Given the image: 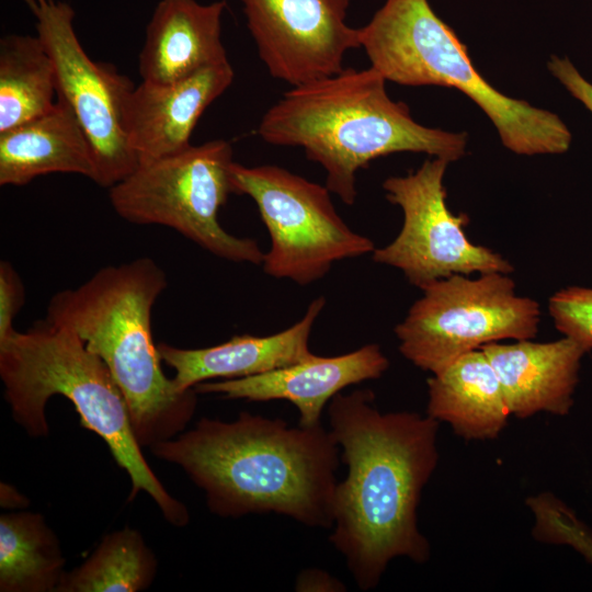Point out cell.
<instances>
[{
  "instance_id": "cell-16",
  "label": "cell",
  "mask_w": 592,
  "mask_h": 592,
  "mask_svg": "<svg viewBox=\"0 0 592 592\" xmlns=\"http://www.w3.org/2000/svg\"><path fill=\"white\" fill-rule=\"evenodd\" d=\"M325 305V297H317L299 321L271 335H235L224 343L201 349L161 342L159 354L174 369L172 379L181 391L215 378L235 379L272 372L316 355L309 350V337Z\"/></svg>"
},
{
  "instance_id": "cell-2",
  "label": "cell",
  "mask_w": 592,
  "mask_h": 592,
  "mask_svg": "<svg viewBox=\"0 0 592 592\" xmlns=\"http://www.w3.org/2000/svg\"><path fill=\"white\" fill-rule=\"evenodd\" d=\"M149 449L180 467L215 515L273 512L308 527L333 526L339 446L322 424L294 428L241 411L230 422L202 418Z\"/></svg>"
},
{
  "instance_id": "cell-20",
  "label": "cell",
  "mask_w": 592,
  "mask_h": 592,
  "mask_svg": "<svg viewBox=\"0 0 592 592\" xmlns=\"http://www.w3.org/2000/svg\"><path fill=\"white\" fill-rule=\"evenodd\" d=\"M65 563L59 539L41 513L1 514V592H56Z\"/></svg>"
},
{
  "instance_id": "cell-18",
  "label": "cell",
  "mask_w": 592,
  "mask_h": 592,
  "mask_svg": "<svg viewBox=\"0 0 592 592\" xmlns=\"http://www.w3.org/2000/svg\"><path fill=\"white\" fill-rule=\"evenodd\" d=\"M49 173H76L93 182L96 175L90 143L58 98L46 113L0 133L1 186H22Z\"/></svg>"
},
{
  "instance_id": "cell-10",
  "label": "cell",
  "mask_w": 592,
  "mask_h": 592,
  "mask_svg": "<svg viewBox=\"0 0 592 592\" xmlns=\"http://www.w3.org/2000/svg\"><path fill=\"white\" fill-rule=\"evenodd\" d=\"M35 18L36 35L49 54L57 98L66 102L83 129L95 162L94 182L111 187L139 164L130 147L125 114L134 90L128 77L93 61L73 26L72 7L60 0H23Z\"/></svg>"
},
{
  "instance_id": "cell-21",
  "label": "cell",
  "mask_w": 592,
  "mask_h": 592,
  "mask_svg": "<svg viewBox=\"0 0 592 592\" xmlns=\"http://www.w3.org/2000/svg\"><path fill=\"white\" fill-rule=\"evenodd\" d=\"M56 75L36 36L10 34L0 39V133L49 111Z\"/></svg>"
},
{
  "instance_id": "cell-22",
  "label": "cell",
  "mask_w": 592,
  "mask_h": 592,
  "mask_svg": "<svg viewBox=\"0 0 592 592\" xmlns=\"http://www.w3.org/2000/svg\"><path fill=\"white\" fill-rule=\"evenodd\" d=\"M158 562L136 528L105 535L79 567L66 571L56 592H139L155 581Z\"/></svg>"
},
{
  "instance_id": "cell-24",
  "label": "cell",
  "mask_w": 592,
  "mask_h": 592,
  "mask_svg": "<svg viewBox=\"0 0 592 592\" xmlns=\"http://www.w3.org/2000/svg\"><path fill=\"white\" fill-rule=\"evenodd\" d=\"M548 311L563 337L574 340L587 352L592 350V288L559 289L549 298Z\"/></svg>"
},
{
  "instance_id": "cell-27",
  "label": "cell",
  "mask_w": 592,
  "mask_h": 592,
  "mask_svg": "<svg viewBox=\"0 0 592 592\" xmlns=\"http://www.w3.org/2000/svg\"><path fill=\"white\" fill-rule=\"evenodd\" d=\"M295 590L308 591H345L344 584L325 570L305 569L295 582Z\"/></svg>"
},
{
  "instance_id": "cell-19",
  "label": "cell",
  "mask_w": 592,
  "mask_h": 592,
  "mask_svg": "<svg viewBox=\"0 0 592 592\" xmlns=\"http://www.w3.org/2000/svg\"><path fill=\"white\" fill-rule=\"evenodd\" d=\"M426 415L447 422L465 440L498 437L511 414L497 373L481 349L428 379Z\"/></svg>"
},
{
  "instance_id": "cell-11",
  "label": "cell",
  "mask_w": 592,
  "mask_h": 592,
  "mask_svg": "<svg viewBox=\"0 0 592 592\" xmlns=\"http://www.w3.org/2000/svg\"><path fill=\"white\" fill-rule=\"evenodd\" d=\"M448 163L433 157L415 171L389 177L383 183L386 198L401 208L403 223L397 237L375 248L372 258L400 270L420 289L455 274L513 271L500 253L467 238L466 214L449 210L443 184Z\"/></svg>"
},
{
  "instance_id": "cell-9",
  "label": "cell",
  "mask_w": 592,
  "mask_h": 592,
  "mask_svg": "<svg viewBox=\"0 0 592 592\" xmlns=\"http://www.w3.org/2000/svg\"><path fill=\"white\" fill-rule=\"evenodd\" d=\"M230 175L234 193L254 201L270 235L262 263L267 275L308 285L335 262L375 250L369 238L343 221L327 186L274 164L234 161Z\"/></svg>"
},
{
  "instance_id": "cell-25",
  "label": "cell",
  "mask_w": 592,
  "mask_h": 592,
  "mask_svg": "<svg viewBox=\"0 0 592 592\" xmlns=\"http://www.w3.org/2000/svg\"><path fill=\"white\" fill-rule=\"evenodd\" d=\"M24 304L22 281L8 261L0 262V342L12 335L14 319Z\"/></svg>"
},
{
  "instance_id": "cell-28",
  "label": "cell",
  "mask_w": 592,
  "mask_h": 592,
  "mask_svg": "<svg viewBox=\"0 0 592 592\" xmlns=\"http://www.w3.org/2000/svg\"><path fill=\"white\" fill-rule=\"evenodd\" d=\"M0 504L7 510H25V508H27L30 504V500L14 486L7 482H1Z\"/></svg>"
},
{
  "instance_id": "cell-23",
  "label": "cell",
  "mask_w": 592,
  "mask_h": 592,
  "mask_svg": "<svg viewBox=\"0 0 592 592\" xmlns=\"http://www.w3.org/2000/svg\"><path fill=\"white\" fill-rule=\"evenodd\" d=\"M534 514L533 536L540 542L570 545L592 563V532L549 492L528 498Z\"/></svg>"
},
{
  "instance_id": "cell-5",
  "label": "cell",
  "mask_w": 592,
  "mask_h": 592,
  "mask_svg": "<svg viewBox=\"0 0 592 592\" xmlns=\"http://www.w3.org/2000/svg\"><path fill=\"white\" fill-rule=\"evenodd\" d=\"M0 378L13 419L29 435H48L46 403L55 395L64 396L75 406L81 426L98 434L128 474V499L146 492L171 525L189 524L185 504L168 492L149 467L111 372L75 332L47 320L16 330L0 342Z\"/></svg>"
},
{
  "instance_id": "cell-13",
  "label": "cell",
  "mask_w": 592,
  "mask_h": 592,
  "mask_svg": "<svg viewBox=\"0 0 592 592\" xmlns=\"http://www.w3.org/2000/svg\"><path fill=\"white\" fill-rule=\"evenodd\" d=\"M389 361L378 344H366L338 356H318L243 378L203 382L198 395L215 394L226 399L249 401L286 400L296 406L299 425H321L326 405L342 389L379 378Z\"/></svg>"
},
{
  "instance_id": "cell-3",
  "label": "cell",
  "mask_w": 592,
  "mask_h": 592,
  "mask_svg": "<svg viewBox=\"0 0 592 592\" xmlns=\"http://www.w3.org/2000/svg\"><path fill=\"white\" fill-rule=\"evenodd\" d=\"M386 82L373 67L344 68L293 87L264 113L257 133L271 145L303 148L348 205L357 196V171L372 160L406 151L449 163L465 156V133L419 124L406 103L389 98Z\"/></svg>"
},
{
  "instance_id": "cell-26",
  "label": "cell",
  "mask_w": 592,
  "mask_h": 592,
  "mask_svg": "<svg viewBox=\"0 0 592 592\" xmlns=\"http://www.w3.org/2000/svg\"><path fill=\"white\" fill-rule=\"evenodd\" d=\"M550 73L592 113V83L582 77L567 57L550 56L547 62Z\"/></svg>"
},
{
  "instance_id": "cell-6",
  "label": "cell",
  "mask_w": 592,
  "mask_h": 592,
  "mask_svg": "<svg viewBox=\"0 0 592 592\" xmlns=\"http://www.w3.org/2000/svg\"><path fill=\"white\" fill-rule=\"evenodd\" d=\"M358 37L371 67L386 81L457 89L485 112L512 152L559 155L570 148L572 136L562 119L493 88L428 0H386Z\"/></svg>"
},
{
  "instance_id": "cell-12",
  "label": "cell",
  "mask_w": 592,
  "mask_h": 592,
  "mask_svg": "<svg viewBox=\"0 0 592 592\" xmlns=\"http://www.w3.org/2000/svg\"><path fill=\"white\" fill-rule=\"evenodd\" d=\"M248 29L270 75L292 87L342 71L360 48L346 23L350 0H241Z\"/></svg>"
},
{
  "instance_id": "cell-4",
  "label": "cell",
  "mask_w": 592,
  "mask_h": 592,
  "mask_svg": "<svg viewBox=\"0 0 592 592\" xmlns=\"http://www.w3.org/2000/svg\"><path fill=\"white\" fill-rule=\"evenodd\" d=\"M163 270L139 258L96 271L48 301V322L75 332L107 366L129 411L141 447L186 430L197 408L194 388L181 391L161 367L151 331V311L167 287Z\"/></svg>"
},
{
  "instance_id": "cell-8",
  "label": "cell",
  "mask_w": 592,
  "mask_h": 592,
  "mask_svg": "<svg viewBox=\"0 0 592 592\" xmlns=\"http://www.w3.org/2000/svg\"><path fill=\"white\" fill-rule=\"evenodd\" d=\"M395 328L399 352L414 366L435 374L462 355L501 340H532L539 305L515 293L508 274L477 278L455 274L423 288Z\"/></svg>"
},
{
  "instance_id": "cell-7",
  "label": "cell",
  "mask_w": 592,
  "mask_h": 592,
  "mask_svg": "<svg viewBox=\"0 0 592 592\" xmlns=\"http://www.w3.org/2000/svg\"><path fill=\"white\" fill-rule=\"evenodd\" d=\"M232 157L231 145L216 139L139 163L110 187L111 205L126 221L172 228L218 258L262 264L255 240L231 235L218 221L234 193Z\"/></svg>"
},
{
  "instance_id": "cell-17",
  "label": "cell",
  "mask_w": 592,
  "mask_h": 592,
  "mask_svg": "<svg viewBox=\"0 0 592 592\" xmlns=\"http://www.w3.org/2000/svg\"><path fill=\"white\" fill-rule=\"evenodd\" d=\"M224 0H160L139 54L143 81L166 83L228 60L221 42Z\"/></svg>"
},
{
  "instance_id": "cell-14",
  "label": "cell",
  "mask_w": 592,
  "mask_h": 592,
  "mask_svg": "<svg viewBox=\"0 0 592 592\" xmlns=\"http://www.w3.org/2000/svg\"><path fill=\"white\" fill-rule=\"evenodd\" d=\"M234 78V68L226 60L172 82L141 81L135 87L127 102L125 123L139 163L189 147L203 112L230 87Z\"/></svg>"
},
{
  "instance_id": "cell-1",
  "label": "cell",
  "mask_w": 592,
  "mask_h": 592,
  "mask_svg": "<svg viewBox=\"0 0 592 592\" xmlns=\"http://www.w3.org/2000/svg\"><path fill=\"white\" fill-rule=\"evenodd\" d=\"M328 417L348 468L335 488L330 542L357 587L368 591L392 559L423 563L430 557L417 511L439 460V421L410 411L383 413L369 389L337 394Z\"/></svg>"
},
{
  "instance_id": "cell-15",
  "label": "cell",
  "mask_w": 592,
  "mask_h": 592,
  "mask_svg": "<svg viewBox=\"0 0 592 592\" xmlns=\"http://www.w3.org/2000/svg\"><path fill=\"white\" fill-rule=\"evenodd\" d=\"M480 349L497 373L511 414L523 419L542 411L570 412L587 353L574 340L493 342Z\"/></svg>"
}]
</instances>
